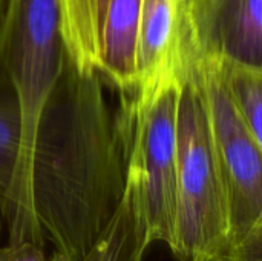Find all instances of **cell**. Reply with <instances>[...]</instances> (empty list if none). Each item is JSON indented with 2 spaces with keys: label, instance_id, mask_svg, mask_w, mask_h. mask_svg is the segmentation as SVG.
I'll return each mask as SVG.
<instances>
[{
  "label": "cell",
  "instance_id": "7",
  "mask_svg": "<svg viewBox=\"0 0 262 261\" xmlns=\"http://www.w3.org/2000/svg\"><path fill=\"white\" fill-rule=\"evenodd\" d=\"M180 0H143L137 43V86L178 72ZM134 89V91H135Z\"/></svg>",
  "mask_w": 262,
  "mask_h": 261
},
{
  "label": "cell",
  "instance_id": "14",
  "mask_svg": "<svg viewBox=\"0 0 262 261\" xmlns=\"http://www.w3.org/2000/svg\"><path fill=\"white\" fill-rule=\"evenodd\" d=\"M2 206H3V202H2V197H0V228H2V222H3V214H2Z\"/></svg>",
  "mask_w": 262,
  "mask_h": 261
},
{
  "label": "cell",
  "instance_id": "2",
  "mask_svg": "<svg viewBox=\"0 0 262 261\" xmlns=\"http://www.w3.org/2000/svg\"><path fill=\"white\" fill-rule=\"evenodd\" d=\"M68 54L61 0H6L0 18V71L20 111V151L12 202L3 217L9 243L45 245L32 192L31 163L41 112L58 83Z\"/></svg>",
  "mask_w": 262,
  "mask_h": 261
},
{
  "label": "cell",
  "instance_id": "6",
  "mask_svg": "<svg viewBox=\"0 0 262 261\" xmlns=\"http://www.w3.org/2000/svg\"><path fill=\"white\" fill-rule=\"evenodd\" d=\"M181 62L262 71V0H180Z\"/></svg>",
  "mask_w": 262,
  "mask_h": 261
},
{
  "label": "cell",
  "instance_id": "15",
  "mask_svg": "<svg viewBox=\"0 0 262 261\" xmlns=\"http://www.w3.org/2000/svg\"><path fill=\"white\" fill-rule=\"evenodd\" d=\"M5 2H6V0H0V18H2V12H3V8H5Z\"/></svg>",
  "mask_w": 262,
  "mask_h": 261
},
{
  "label": "cell",
  "instance_id": "10",
  "mask_svg": "<svg viewBox=\"0 0 262 261\" xmlns=\"http://www.w3.org/2000/svg\"><path fill=\"white\" fill-rule=\"evenodd\" d=\"M20 151V111L15 94L0 71V197L5 217L14 195Z\"/></svg>",
  "mask_w": 262,
  "mask_h": 261
},
{
  "label": "cell",
  "instance_id": "9",
  "mask_svg": "<svg viewBox=\"0 0 262 261\" xmlns=\"http://www.w3.org/2000/svg\"><path fill=\"white\" fill-rule=\"evenodd\" d=\"M150 240L135 195L126 186L112 218L78 261H143Z\"/></svg>",
  "mask_w": 262,
  "mask_h": 261
},
{
  "label": "cell",
  "instance_id": "4",
  "mask_svg": "<svg viewBox=\"0 0 262 261\" xmlns=\"http://www.w3.org/2000/svg\"><path fill=\"white\" fill-rule=\"evenodd\" d=\"M178 105V195L173 242L180 261H215L230 245L226 189L206 97L190 63H181Z\"/></svg>",
  "mask_w": 262,
  "mask_h": 261
},
{
  "label": "cell",
  "instance_id": "8",
  "mask_svg": "<svg viewBox=\"0 0 262 261\" xmlns=\"http://www.w3.org/2000/svg\"><path fill=\"white\" fill-rule=\"evenodd\" d=\"M143 0H109L101 20L100 75L107 88L129 94L137 86V43Z\"/></svg>",
  "mask_w": 262,
  "mask_h": 261
},
{
  "label": "cell",
  "instance_id": "5",
  "mask_svg": "<svg viewBox=\"0 0 262 261\" xmlns=\"http://www.w3.org/2000/svg\"><path fill=\"white\" fill-rule=\"evenodd\" d=\"M181 63L193 65L206 97L227 197L232 245L250 229L262 211V151L238 114L218 66L210 62Z\"/></svg>",
  "mask_w": 262,
  "mask_h": 261
},
{
  "label": "cell",
  "instance_id": "13",
  "mask_svg": "<svg viewBox=\"0 0 262 261\" xmlns=\"http://www.w3.org/2000/svg\"><path fill=\"white\" fill-rule=\"evenodd\" d=\"M0 261H68L61 254L45 251V245L34 242L9 243L0 248Z\"/></svg>",
  "mask_w": 262,
  "mask_h": 261
},
{
  "label": "cell",
  "instance_id": "3",
  "mask_svg": "<svg viewBox=\"0 0 262 261\" xmlns=\"http://www.w3.org/2000/svg\"><path fill=\"white\" fill-rule=\"evenodd\" d=\"M181 75L120 94L115 126L126 160V186L144 218L150 243L173 242L178 195V105Z\"/></svg>",
  "mask_w": 262,
  "mask_h": 261
},
{
  "label": "cell",
  "instance_id": "1",
  "mask_svg": "<svg viewBox=\"0 0 262 261\" xmlns=\"http://www.w3.org/2000/svg\"><path fill=\"white\" fill-rule=\"evenodd\" d=\"M98 72H80L66 58L38 122L31 192L46 242L68 261L95 243L126 188V160L115 114Z\"/></svg>",
  "mask_w": 262,
  "mask_h": 261
},
{
  "label": "cell",
  "instance_id": "12",
  "mask_svg": "<svg viewBox=\"0 0 262 261\" xmlns=\"http://www.w3.org/2000/svg\"><path fill=\"white\" fill-rule=\"evenodd\" d=\"M215 261H262V211L250 229Z\"/></svg>",
  "mask_w": 262,
  "mask_h": 261
},
{
  "label": "cell",
  "instance_id": "11",
  "mask_svg": "<svg viewBox=\"0 0 262 261\" xmlns=\"http://www.w3.org/2000/svg\"><path fill=\"white\" fill-rule=\"evenodd\" d=\"M215 65L238 114L262 151V71Z\"/></svg>",
  "mask_w": 262,
  "mask_h": 261
}]
</instances>
